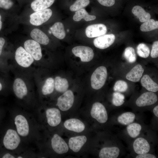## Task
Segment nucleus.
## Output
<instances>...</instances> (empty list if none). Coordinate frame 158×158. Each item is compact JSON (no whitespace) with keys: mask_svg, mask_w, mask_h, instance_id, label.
Segmentation results:
<instances>
[{"mask_svg":"<svg viewBox=\"0 0 158 158\" xmlns=\"http://www.w3.org/2000/svg\"><path fill=\"white\" fill-rule=\"evenodd\" d=\"M25 50L30 54L34 59L39 61L42 57V50L39 43L32 40H28L24 43Z\"/></svg>","mask_w":158,"mask_h":158,"instance_id":"f8f14e48","label":"nucleus"},{"mask_svg":"<svg viewBox=\"0 0 158 158\" xmlns=\"http://www.w3.org/2000/svg\"><path fill=\"white\" fill-rule=\"evenodd\" d=\"M128 88L127 83L123 80H119L115 83L113 90L115 92H123L126 91Z\"/></svg>","mask_w":158,"mask_h":158,"instance_id":"c9c22d12","label":"nucleus"},{"mask_svg":"<svg viewBox=\"0 0 158 158\" xmlns=\"http://www.w3.org/2000/svg\"><path fill=\"white\" fill-rule=\"evenodd\" d=\"M90 114L92 118L101 123H105L108 119L107 112L105 107L99 102H96L93 104Z\"/></svg>","mask_w":158,"mask_h":158,"instance_id":"6e6552de","label":"nucleus"},{"mask_svg":"<svg viewBox=\"0 0 158 158\" xmlns=\"http://www.w3.org/2000/svg\"><path fill=\"white\" fill-rule=\"evenodd\" d=\"M74 101V95L73 92L69 90L65 92L57 99V105L60 110L66 111L72 106Z\"/></svg>","mask_w":158,"mask_h":158,"instance_id":"9d476101","label":"nucleus"},{"mask_svg":"<svg viewBox=\"0 0 158 158\" xmlns=\"http://www.w3.org/2000/svg\"><path fill=\"white\" fill-rule=\"evenodd\" d=\"M13 5L11 0H0V8L5 9L11 8Z\"/></svg>","mask_w":158,"mask_h":158,"instance_id":"4c0bfd02","label":"nucleus"},{"mask_svg":"<svg viewBox=\"0 0 158 158\" xmlns=\"http://www.w3.org/2000/svg\"><path fill=\"white\" fill-rule=\"evenodd\" d=\"M96 18V16L89 14L85 9L83 8L77 11L73 17V20L75 21H79L82 19L88 21L94 20Z\"/></svg>","mask_w":158,"mask_h":158,"instance_id":"a878e982","label":"nucleus"},{"mask_svg":"<svg viewBox=\"0 0 158 158\" xmlns=\"http://www.w3.org/2000/svg\"><path fill=\"white\" fill-rule=\"evenodd\" d=\"M54 88L56 90L60 92H64L68 87V81L65 78L56 76L55 78Z\"/></svg>","mask_w":158,"mask_h":158,"instance_id":"bb28decb","label":"nucleus"},{"mask_svg":"<svg viewBox=\"0 0 158 158\" xmlns=\"http://www.w3.org/2000/svg\"><path fill=\"white\" fill-rule=\"evenodd\" d=\"M5 42V40L3 38L0 37V55L1 54L3 47Z\"/></svg>","mask_w":158,"mask_h":158,"instance_id":"79ce46f5","label":"nucleus"},{"mask_svg":"<svg viewBox=\"0 0 158 158\" xmlns=\"http://www.w3.org/2000/svg\"><path fill=\"white\" fill-rule=\"evenodd\" d=\"M5 110L3 109H0V123L1 122L6 114Z\"/></svg>","mask_w":158,"mask_h":158,"instance_id":"37998d69","label":"nucleus"},{"mask_svg":"<svg viewBox=\"0 0 158 158\" xmlns=\"http://www.w3.org/2000/svg\"><path fill=\"white\" fill-rule=\"evenodd\" d=\"M54 88V80L52 78H48L42 87V94L45 96L50 95L53 92Z\"/></svg>","mask_w":158,"mask_h":158,"instance_id":"c756f323","label":"nucleus"},{"mask_svg":"<svg viewBox=\"0 0 158 158\" xmlns=\"http://www.w3.org/2000/svg\"><path fill=\"white\" fill-rule=\"evenodd\" d=\"M137 53L138 55L143 58H146L148 57L150 54L149 47L145 44H140L137 48Z\"/></svg>","mask_w":158,"mask_h":158,"instance_id":"473e14b6","label":"nucleus"},{"mask_svg":"<svg viewBox=\"0 0 158 158\" xmlns=\"http://www.w3.org/2000/svg\"><path fill=\"white\" fill-rule=\"evenodd\" d=\"M150 55L152 58H156L158 56V41L154 42L152 44Z\"/></svg>","mask_w":158,"mask_h":158,"instance_id":"58836bf2","label":"nucleus"},{"mask_svg":"<svg viewBox=\"0 0 158 158\" xmlns=\"http://www.w3.org/2000/svg\"><path fill=\"white\" fill-rule=\"evenodd\" d=\"M49 143L51 149L55 153L62 154L67 152L68 150V147L66 143L57 133L52 135Z\"/></svg>","mask_w":158,"mask_h":158,"instance_id":"423d86ee","label":"nucleus"},{"mask_svg":"<svg viewBox=\"0 0 158 158\" xmlns=\"http://www.w3.org/2000/svg\"><path fill=\"white\" fill-rule=\"evenodd\" d=\"M18 134L10 120L0 131V151L6 150L20 154L29 147Z\"/></svg>","mask_w":158,"mask_h":158,"instance_id":"f03ea898","label":"nucleus"},{"mask_svg":"<svg viewBox=\"0 0 158 158\" xmlns=\"http://www.w3.org/2000/svg\"><path fill=\"white\" fill-rule=\"evenodd\" d=\"M32 112L40 124L44 121L41 125V127L44 123L49 127L54 128L59 125L61 121L60 111L56 107L47 108L43 112L37 107Z\"/></svg>","mask_w":158,"mask_h":158,"instance_id":"7ed1b4c3","label":"nucleus"},{"mask_svg":"<svg viewBox=\"0 0 158 158\" xmlns=\"http://www.w3.org/2000/svg\"><path fill=\"white\" fill-rule=\"evenodd\" d=\"M142 129L141 125L137 123H132L128 125L126 128L127 133L131 138H135L138 137Z\"/></svg>","mask_w":158,"mask_h":158,"instance_id":"c85d7f7f","label":"nucleus"},{"mask_svg":"<svg viewBox=\"0 0 158 158\" xmlns=\"http://www.w3.org/2000/svg\"><path fill=\"white\" fill-rule=\"evenodd\" d=\"M141 83L143 87L149 91L156 92L158 90V85L148 75H144L141 80Z\"/></svg>","mask_w":158,"mask_h":158,"instance_id":"4be33fe9","label":"nucleus"},{"mask_svg":"<svg viewBox=\"0 0 158 158\" xmlns=\"http://www.w3.org/2000/svg\"><path fill=\"white\" fill-rule=\"evenodd\" d=\"M1 16L0 14V30H1L2 26V22L1 20Z\"/></svg>","mask_w":158,"mask_h":158,"instance_id":"a18cd8bd","label":"nucleus"},{"mask_svg":"<svg viewBox=\"0 0 158 158\" xmlns=\"http://www.w3.org/2000/svg\"><path fill=\"white\" fill-rule=\"evenodd\" d=\"M157 100V96L154 92H147L142 94L137 98L135 103L138 107H144L153 105Z\"/></svg>","mask_w":158,"mask_h":158,"instance_id":"ddd939ff","label":"nucleus"},{"mask_svg":"<svg viewBox=\"0 0 158 158\" xmlns=\"http://www.w3.org/2000/svg\"><path fill=\"white\" fill-rule=\"evenodd\" d=\"M120 152V149L118 147H105L100 150L99 156L100 158H116L119 156Z\"/></svg>","mask_w":158,"mask_h":158,"instance_id":"aec40b11","label":"nucleus"},{"mask_svg":"<svg viewBox=\"0 0 158 158\" xmlns=\"http://www.w3.org/2000/svg\"><path fill=\"white\" fill-rule=\"evenodd\" d=\"M15 57L17 63L24 68L30 66L34 61V59L31 55L21 46L16 49Z\"/></svg>","mask_w":158,"mask_h":158,"instance_id":"0eeeda50","label":"nucleus"},{"mask_svg":"<svg viewBox=\"0 0 158 158\" xmlns=\"http://www.w3.org/2000/svg\"><path fill=\"white\" fill-rule=\"evenodd\" d=\"M153 113L155 116L157 117H158V106L155 107L153 109Z\"/></svg>","mask_w":158,"mask_h":158,"instance_id":"c03bdc74","label":"nucleus"},{"mask_svg":"<svg viewBox=\"0 0 158 158\" xmlns=\"http://www.w3.org/2000/svg\"><path fill=\"white\" fill-rule=\"evenodd\" d=\"M20 154H18L12 152L3 150L0 151V158H20Z\"/></svg>","mask_w":158,"mask_h":158,"instance_id":"e433bc0d","label":"nucleus"},{"mask_svg":"<svg viewBox=\"0 0 158 158\" xmlns=\"http://www.w3.org/2000/svg\"><path fill=\"white\" fill-rule=\"evenodd\" d=\"M144 71L142 66L138 64L135 66L126 74V79L131 81L138 82L142 77Z\"/></svg>","mask_w":158,"mask_h":158,"instance_id":"6ab92c4d","label":"nucleus"},{"mask_svg":"<svg viewBox=\"0 0 158 158\" xmlns=\"http://www.w3.org/2000/svg\"><path fill=\"white\" fill-rule=\"evenodd\" d=\"M90 3L89 0H76L70 8L71 11H77L87 6Z\"/></svg>","mask_w":158,"mask_h":158,"instance_id":"f704fd0d","label":"nucleus"},{"mask_svg":"<svg viewBox=\"0 0 158 158\" xmlns=\"http://www.w3.org/2000/svg\"><path fill=\"white\" fill-rule=\"evenodd\" d=\"M72 51L75 56L80 57L81 61L83 62L91 61L93 59L94 55L92 49L87 46H76L72 49Z\"/></svg>","mask_w":158,"mask_h":158,"instance_id":"9b49d317","label":"nucleus"},{"mask_svg":"<svg viewBox=\"0 0 158 158\" xmlns=\"http://www.w3.org/2000/svg\"><path fill=\"white\" fill-rule=\"evenodd\" d=\"M2 89V86L1 83L0 82V91H1Z\"/></svg>","mask_w":158,"mask_h":158,"instance_id":"49530a36","label":"nucleus"},{"mask_svg":"<svg viewBox=\"0 0 158 158\" xmlns=\"http://www.w3.org/2000/svg\"><path fill=\"white\" fill-rule=\"evenodd\" d=\"M51 32L57 38L61 40L65 37L66 33L63 24L60 22L54 23L50 28Z\"/></svg>","mask_w":158,"mask_h":158,"instance_id":"393cba45","label":"nucleus"},{"mask_svg":"<svg viewBox=\"0 0 158 158\" xmlns=\"http://www.w3.org/2000/svg\"><path fill=\"white\" fill-rule=\"evenodd\" d=\"M31 38L40 44L47 45L49 42V39L47 35L40 29L35 28L30 32Z\"/></svg>","mask_w":158,"mask_h":158,"instance_id":"412c9836","label":"nucleus"},{"mask_svg":"<svg viewBox=\"0 0 158 158\" xmlns=\"http://www.w3.org/2000/svg\"><path fill=\"white\" fill-rule=\"evenodd\" d=\"M124 56L130 63H133L136 59V55L134 49L131 47L126 48L124 51Z\"/></svg>","mask_w":158,"mask_h":158,"instance_id":"2f4dec72","label":"nucleus"},{"mask_svg":"<svg viewBox=\"0 0 158 158\" xmlns=\"http://www.w3.org/2000/svg\"><path fill=\"white\" fill-rule=\"evenodd\" d=\"M10 119L17 132L27 145H35L42 139V128L32 112L15 108L10 112Z\"/></svg>","mask_w":158,"mask_h":158,"instance_id":"f257e3e1","label":"nucleus"},{"mask_svg":"<svg viewBox=\"0 0 158 158\" xmlns=\"http://www.w3.org/2000/svg\"><path fill=\"white\" fill-rule=\"evenodd\" d=\"M132 11L133 14L136 16L141 22H145L151 18L150 14L147 12L140 6L136 5L133 8Z\"/></svg>","mask_w":158,"mask_h":158,"instance_id":"b1692460","label":"nucleus"},{"mask_svg":"<svg viewBox=\"0 0 158 158\" xmlns=\"http://www.w3.org/2000/svg\"><path fill=\"white\" fill-rule=\"evenodd\" d=\"M135 118V115L131 112L123 113L119 116L117 120L120 123L124 125H128L134 121Z\"/></svg>","mask_w":158,"mask_h":158,"instance_id":"cd10ccee","label":"nucleus"},{"mask_svg":"<svg viewBox=\"0 0 158 158\" xmlns=\"http://www.w3.org/2000/svg\"><path fill=\"white\" fill-rule=\"evenodd\" d=\"M134 152L137 154H142L148 153L150 147L148 141L145 139L140 137L136 138L133 144Z\"/></svg>","mask_w":158,"mask_h":158,"instance_id":"dca6fc26","label":"nucleus"},{"mask_svg":"<svg viewBox=\"0 0 158 158\" xmlns=\"http://www.w3.org/2000/svg\"><path fill=\"white\" fill-rule=\"evenodd\" d=\"M64 126L67 130L78 133L83 132L85 128V126L82 121L75 118L66 120L64 122Z\"/></svg>","mask_w":158,"mask_h":158,"instance_id":"f3484780","label":"nucleus"},{"mask_svg":"<svg viewBox=\"0 0 158 158\" xmlns=\"http://www.w3.org/2000/svg\"><path fill=\"white\" fill-rule=\"evenodd\" d=\"M52 14L51 10L49 8L35 11L30 15V23L34 25H40L48 20Z\"/></svg>","mask_w":158,"mask_h":158,"instance_id":"1a4fd4ad","label":"nucleus"},{"mask_svg":"<svg viewBox=\"0 0 158 158\" xmlns=\"http://www.w3.org/2000/svg\"><path fill=\"white\" fill-rule=\"evenodd\" d=\"M115 39V36L113 34L103 35L95 39L93 43L96 47L104 49L111 46L114 42Z\"/></svg>","mask_w":158,"mask_h":158,"instance_id":"2eb2a0df","label":"nucleus"},{"mask_svg":"<svg viewBox=\"0 0 158 158\" xmlns=\"http://www.w3.org/2000/svg\"><path fill=\"white\" fill-rule=\"evenodd\" d=\"M55 0H35L31 4L32 9L37 11L43 10L50 7Z\"/></svg>","mask_w":158,"mask_h":158,"instance_id":"5701e85b","label":"nucleus"},{"mask_svg":"<svg viewBox=\"0 0 158 158\" xmlns=\"http://www.w3.org/2000/svg\"><path fill=\"white\" fill-rule=\"evenodd\" d=\"M136 158H156L154 154L148 153L142 154H139L135 157Z\"/></svg>","mask_w":158,"mask_h":158,"instance_id":"a19ab883","label":"nucleus"},{"mask_svg":"<svg viewBox=\"0 0 158 158\" xmlns=\"http://www.w3.org/2000/svg\"><path fill=\"white\" fill-rule=\"evenodd\" d=\"M125 96L120 92H115L112 95V102L115 106L119 107L122 105L124 102Z\"/></svg>","mask_w":158,"mask_h":158,"instance_id":"72a5a7b5","label":"nucleus"},{"mask_svg":"<svg viewBox=\"0 0 158 158\" xmlns=\"http://www.w3.org/2000/svg\"><path fill=\"white\" fill-rule=\"evenodd\" d=\"M107 77V71L106 67L100 66L97 68L92 73L91 77L92 88L98 90L104 85Z\"/></svg>","mask_w":158,"mask_h":158,"instance_id":"39448f33","label":"nucleus"},{"mask_svg":"<svg viewBox=\"0 0 158 158\" xmlns=\"http://www.w3.org/2000/svg\"><path fill=\"white\" fill-rule=\"evenodd\" d=\"M102 5L110 7L113 6L115 3V0H97Z\"/></svg>","mask_w":158,"mask_h":158,"instance_id":"ea45409f","label":"nucleus"},{"mask_svg":"<svg viewBox=\"0 0 158 158\" xmlns=\"http://www.w3.org/2000/svg\"><path fill=\"white\" fill-rule=\"evenodd\" d=\"M158 28V21L153 19H150L142 24L140 30L142 32L151 31Z\"/></svg>","mask_w":158,"mask_h":158,"instance_id":"7c9ffc66","label":"nucleus"},{"mask_svg":"<svg viewBox=\"0 0 158 158\" xmlns=\"http://www.w3.org/2000/svg\"><path fill=\"white\" fill-rule=\"evenodd\" d=\"M107 31V28L104 24L99 23L88 26L85 29V34L89 38L99 37L105 35Z\"/></svg>","mask_w":158,"mask_h":158,"instance_id":"4468645a","label":"nucleus"},{"mask_svg":"<svg viewBox=\"0 0 158 158\" xmlns=\"http://www.w3.org/2000/svg\"><path fill=\"white\" fill-rule=\"evenodd\" d=\"M87 140V137L85 135L72 137L69 140V147L73 152H78L85 144Z\"/></svg>","mask_w":158,"mask_h":158,"instance_id":"a211bd4d","label":"nucleus"},{"mask_svg":"<svg viewBox=\"0 0 158 158\" xmlns=\"http://www.w3.org/2000/svg\"><path fill=\"white\" fill-rule=\"evenodd\" d=\"M13 90L16 98L20 101H24L26 104V110H33L28 98V92L26 85L21 79L16 78L14 81Z\"/></svg>","mask_w":158,"mask_h":158,"instance_id":"20e7f679","label":"nucleus"}]
</instances>
